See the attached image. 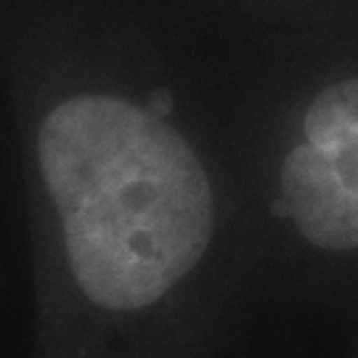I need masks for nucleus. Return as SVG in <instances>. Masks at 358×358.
Masks as SVG:
<instances>
[{
  "label": "nucleus",
  "mask_w": 358,
  "mask_h": 358,
  "mask_svg": "<svg viewBox=\"0 0 358 358\" xmlns=\"http://www.w3.org/2000/svg\"><path fill=\"white\" fill-rule=\"evenodd\" d=\"M38 159L80 289L109 310L157 303L202 260L213 192L186 138L112 96L45 117Z\"/></svg>",
  "instance_id": "nucleus-1"
},
{
  "label": "nucleus",
  "mask_w": 358,
  "mask_h": 358,
  "mask_svg": "<svg viewBox=\"0 0 358 358\" xmlns=\"http://www.w3.org/2000/svg\"><path fill=\"white\" fill-rule=\"evenodd\" d=\"M282 192L297 231L310 244L329 252L358 247V189L332 165L329 154L303 143L287 154Z\"/></svg>",
  "instance_id": "nucleus-2"
},
{
  "label": "nucleus",
  "mask_w": 358,
  "mask_h": 358,
  "mask_svg": "<svg viewBox=\"0 0 358 358\" xmlns=\"http://www.w3.org/2000/svg\"><path fill=\"white\" fill-rule=\"evenodd\" d=\"M306 141L337 154L358 173V80L321 90L306 112Z\"/></svg>",
  "instance_id": "nucleus-3"
}]
</instances>
